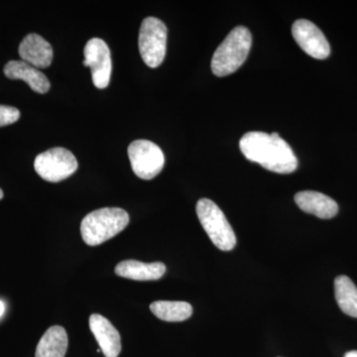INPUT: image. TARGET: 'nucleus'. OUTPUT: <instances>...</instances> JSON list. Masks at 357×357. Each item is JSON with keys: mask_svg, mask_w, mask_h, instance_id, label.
<instances>
[{"mask_svg": "<svg viewBox=\"0 0 357 357\" xmlns=\"http://www.w3.org/2000/svg\"><path fill=\"white\" fill-rule=\"evenodd\" d=\"M239 147L246 159L259 164L271 172L291 174L297 169V157L290 145L282 139L278 133L251 131L244 134Z\"/></svg>", "mask_w": 357, "mask_h": 357, "instance_id": "1", "label": "nucleus"}, {"mask_svg": "<svg viewBox=\"0 0 357 357\" xmlns=\"http://www.w3.org/2000/svg\"><path fill=\"white\" fill-rule=\"evenodd\" d=\"M252 36L248 28L237 26L218 46L211 60V70L217 77L236 72L248 58Z\"/></svg>", "mask_w": 357, "mask_h": 357, "instance_id": "2", "label": "nucleus"}, {"mask_svg": "<svg viewBox=\"0 0 357 357\" xmlns=\"http://www.w3.org/2000/svg\"><path fill=\"white\" fill-rule=\"evenodd\" d=\"M129 223V215L119 208H103L91 211L81 223V234L84 243L100 245L121 234Z\"/></svg>", "mask_w": 357, "mask_h": 357, "instance_id": "3", "label": "nucleus"}, {"mask_svg": "<svg viewBox=\"0 0 357 357\" xmlns=\"http://www.w3.org/2000/svg\"><path fill=\"white\" fill-rule=\"evenodd\" d=\"M197 215L211 243L222 251L232 250L236 245V236L217 204L208 199H201L197 204Z\"/></svg>", "mask_w": 357, "mask_h": 357, "instance_id": "4", "label": "nucleus"}, {"mask_svg": "<svg viewBox=\"0 0 357 357\" xmlns=\"http://www.w3.org/2000/svg\"><path fill=\"white\" fill-rule=\"evenodd\" d=\"M138 43L145 64L153 69L159 67L166 56V25L158 18H145L141 24Z\"/></svg>", "mask_w": 357, "mask_h": 357, "instance_id": "5", "label": "nucleus"}, {"mask_svg": "<svg viewBox=\"0 0 357 357\" xmlns=\"http://www.w3.org/2000/svg\"><path fill=\"white\" fill-rule=\"evenodd\" d=\"M79 164L72 152L63 147H55L39 154L34 168L40 177L47 182L58 183L76 172Z\"/></svg>", "mask_w": 357, "mask_h": 357, "instance_id": "6", "label": "nucleus"}, {"mask_svg": "<svg viewBox=\"0 0 357 357\" xmlns=\"http://www.w3.org/2000/svg\"><path fill=\"white\" fill-rule=\"evenodd\" d=\"M128 157L134 174L143 180H152L165 165L161 148L149 140L133 141L128 147Z\"/></svg>", "mask_w": 357, "mask_h": 357, "instance_id": "7", "label": "nucleus"}, {"mask_svg": "<svg viewBox=\"0 0 357 357\" xmlns=\"http://www.w3.org/2000/svg\"><path fill=\"white\" fill-rule=\"evenodd\" d=\"M83 65L91 69L96 88H107L112 76V57L109 46L102 39L93 38L86 43Z\"/></svg>", "mask_w": 357, "mask_h": 357, "instance_id": "8", "label": "nucleus"}, {"mask_svg": "<svg viewBox=\"0 0 357 357\" xmlns=\"http://www.w3.org/2000/svg\"><path fill=\"white\" fill-rule=\"evenodd\" d=\"M294 39L307 55L318 60H324L330 56L331 47L321 29L306 20H299L293 24Z\"/></svg>", "mask_w": 357, "mask_h": 357, "instance_id": "9", "label": "nucleus"}, {"mask_svg": "<svg viewBox=\"0 0 357 357\" xmlns=\"http://www.w3.org/2000/svg\"><path fill=\"white\" fill-rule=\"evenodd\" d=\"M89 328L105 357H119L121 351V335L109 319L102 314H93L89 317Z\"/></svg>", "mask_w": 357, "mask_h": 357, "instance_id": "10", "label": "nucleus"}, {"mask_svg": "<svg viewBox=\"0 0 357 357\" xmlns=\"http://www.w3.org/2000/svg\"><path fill=\"white\" fill-rule=\"evenodd\" d=\"M18 52L22 61L36 69H46L53 61V48L38 34L27 35L21 42Z\"/></svg>", "mask_w": 357, "mask_h": 357, "instance_id": "11", "label": "nucleus"}, {"mask_svg": "<svg viewBox=\"0 0 357 357\" xmlns=\"http://www.w3.org/2000/svg\"><path fill=\"white\" fill-rule=\"evenodd\" d=\"M295 202L301 210L316 215L321 220H330L335 217L338 213L337 202L321 192L314 191L298 192L295 196Z\"/></svg>", "mask_w": 357, "mask_h": 357, "instance_id": "12", "label": "nucleus"}, {"mask_svg": "<svg viewBox=\"0 0 357 357\" xmlns=\"http://www.w3.org/2000/svg\"><path fill=\"white\" fill-rule=\"evenodd\" d=\"M3 72L8 79H22L35 93H46L50 89V82L43 73L24 61H10L4 67Z\"/></svg>", "mask_w": 357, "mask_h": 357, "instance_id": "13", "label": "nucleus"}, {"mask_svg": "<svg viewBox=\"0 0 357 357\" xmlns=\"http://www.w3.org/2000/svg\"><path fill=\"white\" fill-rule=\"evenodd\" d=\"M115 274L135 281L159 280L166 273V266L162 262L143 263L137 260H126L115 267Z\"/></svg>", "mask_w": 357, "mask_h": 357, "instance_id": "14", "label": "nucleus"}, {"mask_svg": "<svg viewBox=\"0 0 357 357\" xmlns=\"http://www.w3.org/2000/svg\"><path fill=\"white\" fill-rule=\"evenodd\" d=\"M68 344L69 340L65 328L60 326H51L40 340L35 357H65Z\"/></svg>", "mask_w": 357, "mask_h": 357, "instance_id": "15", "label": "nucleus"}, {"mask_svg": "<svg viewBox=\"0 0 357 357\" xmlns=\"http://www.w3.org/2000/svg\"><path fill=\"white\" fill-rule=\"evenodd\" d=\"M335 299L342 312L357 318V287L351 278L340 275L335 280Z\"/></svg>", "mask_w": 357, "mask_h": 357, "instance_id": "16", "label": "nucleus"}, {"mask_svg": "<svg viewBox=\"0 0 357 357\" xmlns=\"http://www.w3.org/2000/svg\"><path fill=\"white\" fill-rule=\"evenodd\" d=\"M150 310L157 318L165 321H183L191 318L192 307L180 301H157L150 305Z\"/></svg>", "mask_w": 357, "mask_h": 357, "instance_id": "17", "label": "nucleus"}, {"mask_svg": "<svg viewBox=\"0 0 357 357\" xmlns=\"http://www.w3.org/2000/svg\"><path fill=\"white\" fill-rule=\"evenodd\" d=\"M20 119V112L16 107L0 105V128L15 123Z\"/></svg>", "mask_w": 357, "mask_h": 357, "instance_id": "18", "label": "nucleus"}, {"mask_svg": "<svg viewBox=\"0 0 357 357\" xmlns=\"http://www.w3.org/2000/svg\"><path fill=\"white\" fill-rule=\"evenodd\" d=\"M4 311H6V305L2 301H0V318H1L2 314H4Z\"/></svg>", "mask_w": 357, "mask_h": 357, "instance_id": "19", "label": "nucleus"}, {"mask_svg": "<svg viewBox=\"0 0 357 357\" xmlns=\"http://www.w3.org/2000/svg\"><path fill=\"white\" fill-rule=\"evenodd\" d=\"M344 357H357V351H349L345 354Z\"/></svg>", "mask_w": 357, "mask_h": 357, "instance_id": "20", "label": "nucleus"}, {"mask_svg": "<svg viewBox=\"0 0 357 357\" xmlns=\"http://www.w3.org/2000/svg\"><path fill=\"white\" fill-rule=\"evenodd\" d=\"M3 198V192H2V190L0 189V199Z\"/></svg>", "mask_w": 357, "mask_h": 357, "instance_id": "21", "label": "nucleus"}]
</instances>
